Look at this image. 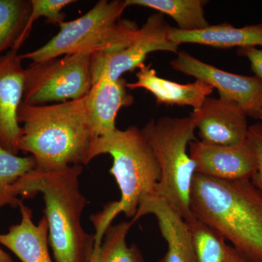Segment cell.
<instances>
[{
    "instance_id": "5",
    "label": "cell",
    "mask_w": 262,
    "mask_h": 262,
    "mask_svg": "<svg viewBox=\"0 0 262 262\" xmlns=\"http://www.w3.org/2000/svg\"><path fill=\"white\" fill-rule=\"evenodd\" d=\"M110 155L113 158L110 174L116 180L121 198L117 209L128 218H134L143 199L155 196L161 172L154 152L141 129L130 126L117 128L111 134L91 141L88 161Z\"/></svg>"
},
{
    "instance_id": "8",
    "label": "cell",
    "mask_w": 262,
    "mask_h": 262,
    "mask_svg": "<svg viewBox=\"0 0 262 262\" xmlns=\"http://www.w3.org/2000/svg\"><path fill=\"white\" fill-rule=\"evenodd\" d=\"M170 26L160 13L150 15L139 27L130 44L120 51L95 53L91 56L92 84L101 75L118 80L127 72L139 70L145 64L148 55L153 52L178 53L179 46L169 37Z\"/></svg>"
},
{
    "instance_id": "11",
    "label": "cell",
    "mask_w": 262,
    "mask_h": 262,
    "mask_svg": "<svg viewBox=\"0 0 262 262\" xmlns=\"http://www.w3.org/2000/svg\"><path fill=\"white\" fill-rule=\"evenodd\" d=\"M189 153L195 173L222 180L251 179L257 167L256 155L248 140L237 146L211 145L191 141Z\"/></svg>"
},
{
    "instance_id": "7",
    "label": "cell",
    "mask_w": 262,
    "mask_h": 262,
    "mask_svg": "<svg viewBox=\"0 0 262 262\" xmlns=\"http://www.w3.org/2000/svg\"><path fill=\"white\" fill-rule=\"evenodd\" d=\"M92 54L80 52L32 63L25 69L23 103L51 104L87 96L92 87Z\"/></svg>"
},
{
    "instance_id": "26",
    "label": "cell",
    "mask_w": 262,
    "mask_h": 262,
    "mask_svg": "<svg viewBox=\"0 0 262 262\" xmlns=\"http://www.w3.org/2000/svg\"><path fill=\"white\" fill-rule=\"evenodd\" d=\"M225 262H248L232 246L227 245Z\"/></svg>"
},
{
    "instance_id": "27",
    "label": "cell",
    "mask_w": 262,
    "mask_h": 262,
    "mask_svg": "<svg viewBox=\"0 0 262 262\" xmlns=\"http://www.w3.org/2000/svg\"><path fill=\"white\" fill-rule=\"evenodd\" d=\"M0 262H15L10 255L0 248Z\"/></svg>"
},
{
    "instance_id": "18",
    "label": "cell",
    "mask_w": 262,
    "mask_h": 262,
    "mask_svg": "<svg viewBox=\"0 0 262 262\" xmlns=\"http://www.w3.org/2000/svg\"><path fill=\"white\" fill-rule=\"evenodd\" d=\"M127 7H144L167 15L175 20L177 29L186 32L201 30L209 27L205 15L203 0H125Z\"/></svg>"
},
{
    "instance_id": "16",
    "label": "cell",
    "mask_w": 262,
    "mask_h": 262,
    "mask_svg": "<svg viewBox=\"0 0 262 262\" xmlns=\"http://www.w3.org/2000/svg\"><path fill=\"white\" fill-rule=\"evenodd\" d=\"M19 208L21 221L18 225L11 226L7 233L0 234V244L10 250L22 262H53L48 249L47 219L44 215L35 225L31 208L23 203Z\"/></svg>"
},
{
    "instance_id": "19",
    "label": "cell",
    "mask_w": 262,
    "mask_h": 262,
    "mask_svg": "<svg viewBox=\"0 0 262 262\" xmlns=\"http://www.w3.org/2000/svg\"><path fill=\"white\" fill-rule=\"evenodd\" d=\"M134 224L131 220L108 226L103 242L95 248L91 262H146L136 244L127 245L126 236Z\"/></svg>"
},
{
    "instance_id": "14",
    "label": "cell",
    "mask_w": 262,
    "mask_h": 262,
    "mask_svg": "<svg viewBox=\"0 0 262 262\" xmlns=\"http://www.w3.org/2000/svg\"><path fill=\"white\" fill-rule=\"evenodd\" d=\"M155 215L168 250L158 262H198L185 220L166 201L157 196L144 198L139 203L133 222L144 215Z\"/></svg>"
},
{
    "instance_id": "25",
    "label": "cell",
    "mask_w": 262,
    "mask_h": 262,
    "mask_svg": "<svg viewBox=\"0 0 262 262\" xmlns=\"http://www.w3.org/2000/svg\"><path fill=\"white\" fill-rule=\"evenodd\" d=\"M237 54L247 58L255 76L262 80V49L256 47L239 48Z\"/></svg>"
},
{
    "instance_id": "23",
    "label": "cell",
    "mask_w": 262,
    "mask_h": 262,
    "mask_svg": "<svg viewBox=\"0 0 262 262\" xmlns=\"http://www.w3.org/2000/svg\"><path fill=\"white\" fill-rule=\"evenodd\" d=\"M75 3L73 0H31L30 15L27 21L26 28L21 36L19 38L18 42L13 51L18 52L19 48L28 38L32 30L34 22L39 18H45L48 23L59 26L64 21L65 15L62 10L66 7Z\"/></svg>"
},
{
    "instance_id": "24",
    "label": "cell",
    "mask_w": 262,
    "mask_h": 262,
    "mask_svg": "<svg viewBox=\"0 0 262 262\" xmlns=\"http://www.w3.org/2000/svg\"><path fill=\"white\" fill-rule=\"evenodd\" d=\"M247 140L256 155L257 167L251 180L262 192V122L249 125Z\"/></svg>"
},
{
    "instance_id": "28",
    "label": "cell",
    "mask_w": 262,
    "mask_h": 262,
    "mask_svg": "<svg viewBox=\"0 0 262 262\" xmlns=\"http://www.w3.org/2000/svg\"><path fill=\"white\" fill-rule=\"evenodd\" d=\"M256 120H262V108L260 113H258L257 117H256Z\"/></svg>"
},
{
    "instance_id": "12",
    "label": "cell",
    "mask_w": 262,
    "mask_h": 262,
    "mask_svg": "<svg viewBox=\"0 0 262 262\" xmlns=\"http://www.w3.org/2000/svg\"><path fill=\"white\" fill-rule=\"evenodd\" d=\"M25 69L18 52L0 57V145L18 155L20 128L18 113L23 102Z\"/></svg>"
},
{
    "instance_id": "2",
    "label": "cell",
    "mask_w": 262,
    "mask_h": 262,
    "mask_svg": "<svg viewBox=\"0 0 262 262\" xmlns=\"http://www.w3.org/2000/svg\"><path fill=\"white\" fill-rule=\"evenodd\" d=\"M192 214L215 229L248 262H262V192L251 179L194 174Z\"/></svg>"
},
{
    "instance_id": "22",
    "label": "cell",
    "mask_w": 262,
    "mask_h": 262,
    "mask_svg": "<svg viewBox=\"0 0 262 262\" xmlns=\"http://www.w3.org/2000/svg\"><path fill=\"white\" fill-rule=\"evenodd\" d=\"M198 262H225L227 241L218 232L192 214L185 220Z\"/></svg>"
},
{
    "instance_id": "15",
    "label": "cell",
    "mask_w": 262,
    "mask_h": 262,
    "mask_svg": "<svg viewBox=\"0 0 262 262\" xmlns=\"http://www.w3.org/2000/svg\"><path fill=\"white\" fill-rule=\"evenodd\" d=\"M136 77V82H127V89H145L154 96L158 104L189 106L196 110L214 91L212 86L201 80L181 84L162 78L151 63L139 69Z\"/></svg>"
},
{
    "instance_id": "17",
    "label": "cell",
    "mask_w": 262,
    "mask_h": 262,
    "mask_svg": "<svg viewBox=\"0 0 262 262\" xmlns=\"http://www.w3.org/2000/svg\"><path fill=\"white\" fill-rule=\"evenodd\" d=\"M170 40L182 44H198L217 48H246L262 46V23L235 27L229 24L210 25L201 30L186 32L170 27Z\"/></svg>"
},
{
    "instance_id": "13",
    "label": "cell",
    "mask_w": 262,
    "mask_h": 262,
    "mask_svg": "<svg viewBox=\"0 0 262 262\" xmlns=\"http://www.w3.org/2000/svg\"><path fill=\"white\" fill-rule=\"evenodd\" d=\"M127 83L123 77L113 80L101 75L92 84L85 96V110L94 139L116 130L120 108L134 104V97L128 92Z\"/></svg>"
},
{
    "instance_id": "3",
    "label": "cell",
    "mask_w": 262,
    "mask_h": 262,
    "mask_svg": "<svg viewBox=\"0 0 262 262\" xmlns=\"http://www.w3.org/2000/svg\"><path fill=\"white\" fill-rule=\"evenodd\" d=\"M85 96L51 104H20L19 150L31 154L36 168L89 165L88 151L94 138L86 115Z\"/></svg>"
},
{
    "instance_id": "4",
    "label": "cell",
    "mask_w": 262,
    "mask_h": 262,
    "mask_svg": "<svg viewBox=\"0 0 262 262\" xmlns=\"http://www.w3.org/2000/svg\"><path fill=\"white\" fill-rule=\"evenodd\" d=\"M127 8L126 2L122 0H100L80 18L60 24L59 32L49 42L20 58L39 63L80 52L120 51L139 29L136 21L122 18Z\"/></svg>"
},
{
    "instance_id": "6",
    "label": "cell",
    "mask_w": 262,
    "mask_h": 262,
    "mask_svg": "<svg viewBox=\"0 0 262 262\" xmlns=\"http://www.w3.org/2000/svg\"><path fill=\"white\" fill-rule=\"evenodd\" d=\"M141 130L154 152L161 172L155 196L166 201L187 220L192 215L190 194L195 174V165L188 152L189 143L196 140L192 117L150 119Z\"/></svg>"
},
{
    "instance_id": "1",
    "label": "cell",
    "mask_w": 262,
    "mask_h": 262,
    "mask_svg": "<svg viewBox=\"0 0 262 262\" xmlns=\"http://www.w3.org/2000/svg\"><path fill=\"white\" fill-rule=\"evenodd\" d=\"M81 165L53 170L34 168L13 187L17 198L42 193L49 243L56 262H91L96 248V234L82 227V215L89 201L80 189Z\"/></svg>"
},
{
    "instance_id": "20",
    "label": "cell",
    "mask_w": 262,
    "mask_h": 262,
    "mask_svg": "<svg viewBox=\"0 0 262 262\" xmlns=\"http://www.w3.org/2000/svg\"><path fill=\"white\" fill-rule=\"evenodd\" d=\"M31 0H0V57L13 51L27 26Z\"/></svg>"
},
{
    "instance_id": "10",
    "label": "cell",
    "mask_w": 262,
    "mask_h": 262,
    "mask_svg": "<svg viewBox=\"0 0 262 262\" xmlns=\"http://www.w3.org/2000/svg\"><path fill=\"white\" fill-rule=\"evenodd\" d=\"M201 141L211 145L237 146L247 141L248 115L241 105L224 97L208 96L189 115Z\"/></svg>"
},
{
    "instance_id": "21",
    "label": "cell",
    "mask_w": 262,
    "mask_h": 262,
    "mask_svg": "<svg viewBox=\"0 0 262 262\" xmlns=\"http://www.w3.org/2000/svg\"><path fill=\"white\" fill-rule=\"evenodd\" d=\"M36 168L32 156L19 157L0 145V210L5 206H20L22 201L13 194V187L19 179Z\"/></svg>"
},
{
    "instance_id": "9",
    "label": "cell",
    "mask_w": 262,
    "mask_h": 262,
    "mask_svg": "<svg viewBox=\"0 0 262 262\" xmlns=\"http://www.w3.org/2000/svg\"><path fill=\"white\" fill-rule=\"evenodd\" d=\"M170 62L174 70L203 81L218 91L220 96L241 105L248 117L256 119L262 108V80L226 72L198 59L185 51Z\"/></svg>"
}]
</instances>
